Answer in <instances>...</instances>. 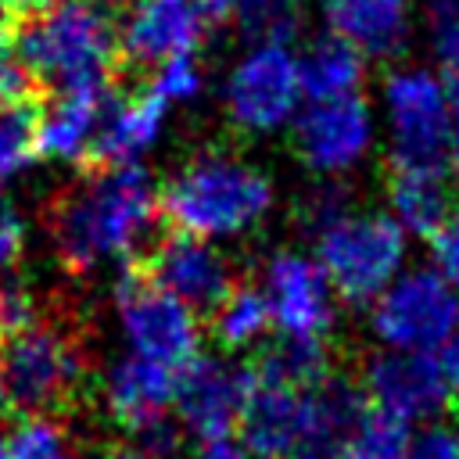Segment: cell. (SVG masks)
<instances>
[{
    "instance_id": "cell-17",
    "label": "cell",
    "mask_w": 459,
    "mask_h": 459,
    "mask_svg": "<svg viewBox=\"0 0 459 459\" xmlns=\"http://www.w3.org/2000/svg\"><path fill=\"white\" fill-rule=\"evenodd\" d=\"M111 97V79H86L50 90V100L39 111V154L61 161H86Z\"/></svg>"
},
{
    "instance_id": "cell-20",
    "label": "cell",
    "mask_w": 459,
    "mask_h": 459,
    "mask_svg": "<svg viewBox=\"0 0 459 459\" xmlns=\"http://www.w3.org/2000/svg\"><path fill=\"white\" fill-rule=\"evenodd\" d=\"M165 115H169V104L158 100L147 86L140 93H126V97L115 93L82 165L100 169V165H133V161H140V154H147L161 140Z\"/></svg>"
},
{
    "instance_id": "cell-14",
    "label": "cell",
    "mask_w": 459,
    "mask_h": 459,
    "mask_svg": "<svg viewBox=\"0 0 459 459\" xmlns=\"http://www.w3.org/2000/svg\"><path fill=\"white\" fill-rule=\"evenodd\" d=\"M212 25L197 0H129L118 25V57L136 68H158L197 54Z\"/></svg>"
},
{
    "instance_id": "cell-12",
    "label": "cell",
    "mask_w": 459,
    "mask_h": 459,
    "mask_svg": "<svg viewBox=\"0 0 459 459\" xmlns=\"http://www.w3.org/2000/svg\"><path fill=\"white\" fill-rule=\"evenodd\" d=\"M359 387L369 405L405 423H430L452 405L441 359L423 351H373L362 362Z\"/></svg>"
},
{
    "instance_id": "cell-38",
    "label": "cell",
    "mask_w": 459,
    "mask_h": 459,
    "mask_svg": "<svg viewBox=\"0 0 459 459\" xmlns=\"http://www.w3.org/2000/svg\"><path fill=\"white\" fill-rule=\"evenodd\" d=\"M0 4L7 7V14H22V18H32V14H39V11L54 7L57 0H0Z\"/></svg>"
},
{
    "instance_id": "cell-28",
    "label": "cell",
    "mask_w": 459,
    "mask_h": 459,
    "mask_svg": "<svg viewBox=\"0 0 459 459\" xmlns=\"http://www.w3.org/2000/svg\"><path fill=\"white\" fill-rule=\"evenodd\" d=\"M409 434L412 430L405 420H398L377 405H366V412L359 416V423L348 437L344 459H402Z\"/></svg>"
},
{
    "instance_id": "cell-4",
    "label": "cell",
    "mask_w": 459,
    "mask_h": 459,
    "mask_svg": "<svg viewBox=\"0 0 459 459\" xmlns=\"http://www.w3.org/2000/svg\"><path fill=\"white\" fill-rule=\"evenodd\" d=\"M308 233L316 247L312 255L348 305H373L409 262V233L387 208H355L344 201Z\"/></svg>"
},
{
    "instance_id": "cell-45",
    "label": "cell",
    "mask_w": 459,
    "mask_h": 459,
    "mask_svg": "<svg viewBox=\"0 0 459 459\" xmlns=\"http://www.w3.org/2000/svg\"><path fill=\"white\" fill-rule=\"evenodd\" d=\"M0 25H7V7L0 4Z\"/></svg>"
},
{
    "instance_id": "cell-42",
    "label": "cell",
    "mask_w": 459,
    "mask_h": 459,
    "mask_svg": "<svg viewBox=\"0 0 459 459\" xmlns=\"http://www.w3.org/2000/svg\"><path fill=\"white\" fill-rule=\"evenodd\" d=\"M448 93H452V133H459V72H448Z\"/></svg>"
},
{
    "instance_id": "cell-39",
    "label": "cell",
    "mask_w": 459,
    "mask_h": 459,
    "mask_svg": "<svg viewBox=\"0 0 459 459\" xmlns=\"http://www.w3.org/2000/svg\"><path fill=\"white\" fill-rule=\"evenodd\" d=\"M100 459H154V455H147V452L136 448V445H108V448L100 452Z\"/></svg>"
},
{
    "instance_id": "cell-37",
    "label": "cell",
    "mask_w": 459,
    "mask_h": 459,
    "mask_svg": "<svg viewBox=\"0 0 459 459\" xmlns=\"http://www.w3.org/2000/svg\"><path fill=\"white\" fill-rule=\"evenodd\" d=\"M441 359V369H445V380H448V391H452V402H459V333L437 351Z\"/></svg>"
},
{
    "instance_id": "cell-19",
    "label": "cell",
    "mask_w": 459,
    "mask_h": 459,
    "mask_svg": "<svg viewBox=\"0 0 459 459\" xmlns=\"http://www.w3.org/2000/svg\"><path fill=\"white\" fill-rule=\"evenodd\" d=\"M326 32L359 47L369 61L398 57L416 29V0H319Z\"/></svg>"
},
{
    "instance_id": "cell-40",
    "label": "cell",
    "mask_w": 459,
    "mask_h": 459,
    "mask_svg": "<svg viewBox=\"0 0 459 459\" xmlns=\"http://www.w3.org/2000/svg\"><path fill=\"white\" fill-rule=\"evenodd\" d=\"M445 172H448V183H452V190H459V133H452V147H448V161H445Z\"/></svg>"
},
{
    "instance_id": "cell-13",
    "label": "cell",
    "mask_w": 459,
    "mask_h": 459,
    "mask_svg": "<svg viewBox=\"0 0 459 459\" xmlns=\"http://www.w3.org/2000/svg\"><path fill=\"white\" fill-rule=\"evenodd\" d=\"M251 387H255L251 366L219 355H197L186 369H179L176 416L183 430L194 434L197 441L230 437L240 427Z\"/></svg>"
},
{
    "instance_id": "cell-18",
    "label": "cell",
    "mask_w": 459,
    "mask_h": 459,
    "mask_svg": "<svg viewBox=\"0 0 459 459\" xmlns=\"http://www.w3.org/2000/svg\"><path fill=\"white\" fill-rule=\"evenodd\" d=\"M176 387H179V369L143 359L136 351L115 359L100 377L104 409L126 434L140 430L158 416H169V409L176 405Z\"/></svg>"
},
{
    "instance_id": "cell-41",
    "label": "cell",
    "mask_w": 459,
    "mask_h": 459,
    "mask_svg": "<svg viewBox=\"0 0 459 459\" xmlns=\"http://www.w3.org/2000/svg\"><path fill=\"white\" fill-rule=\"evenodd\" d=\"M201 7H204V14L212 18V22H222V18H230V7H233V0H197Z\"/></svg>"
},
{
    "instance_id": "cell-34",
    "label": "cell",
    "mask_w": 459,
    "mask_h": 459,
    "mask_svg": "<svg viewBox=\"0 0 459 459\" xmlns=\"http://www.w3.org/2000/svg\"><path fill=\"white\" fill-rule=\"evenodd\" d=\"M32 90V75L25 72L14 39L7 36V25H0V100L11 97H29Z\"/></svg>"
},
{
    "instance_id": "cell-43",
    "label": "cell",
    "mask_w": 459,
    "mask_h": 459,
    "mask_svg": "<svg viewBox=\"0 0 459 459\" xmlns=\"http://www.w3.org/2000/svg\"><path fill=\"white\" fill-rule=\"evenodd\" d=\"M0 459H11V437L0 430Z\"/></svg>"
},
{
    "instance_id": "cell-6",
    "label": "cell",
    "mask_w": 459,
    "mask_h": 459,
    "mask_svg": "<svg viewBox=\"0 0 459 459\" xmlns=\"http://www.w3.org/2000/svg\"><path fill=\"white\" fill-rule=\"evenodd\" d=\"M377 115L391 169H445L452 147L448 75L430 65H394L380 82Z\"/></svg>"
},
{
    "instance_id": "cell-5",
    "label": "cell",
    "mask_w": 459,
    "mask_h": 459,
    "mask_svg": "<svg viewBox=\"0 0 459 459\" xmlns=\"http://www.w3.org/2000/svg\"><path fill=\"white\" fill-rule=\"evenodd\" d=\"M14 47L32 82L57 90L68 82L111 79L118 61V29L108 7L93 0H57L18 29Z\"/></svg>"
},
{
    "instance_id": "cell-10",
    "label": "cell",
    "mask_w": 459,
    "mask_h": 459,
    "mask_svg": "<svg viewBox=\"0 0 459 459\" xmlns=\"http://www.w3.org/2000/svg\"><path fill=\"white\" fill-rule=\"evenodd\" d=\"M290 136L301 165L312 176L337 183L373 158L380 143V115L362 93L337 100H305L290 126Z\"/></svg>"
},
{
    "instance_id": "cell-7",
    "label": "cell",
    "mask_w": 459,
    "mask_h": 459,
    "mask_svg": "<svg viewBox=\"0 0 459 459\" xmlns=\"http://www.w3.org/2000/svg\"><path fill=\"white\" fill-rule=\"evenodd\" d=\"M305 108L301 65L290 43H247L222 79V111L247 136H276Z\"/></svg>"
},
{
    "instance_id": "cell-33",
    "label": "cell",
    "mask_w": 459,
    "mask_h": 459,
    "mask_svg": "<svg viewBox=\"0 0 459 459\" xmlns=\"http://www.w3.org/2000/svg\"><path fill=\"white\" fill-rule=\"evenodd\" d=\"M430 265L452 283L459 287V208H452V215L441 222V230L430 237Z\"/></svg>"
},
{
    "instance_id": "cell-3",
    "label": "cell",
    "mask_w": 459,
    "mask_h": 459,
    "mask_svg": "<svg viewBox=\"0 0 459 459\" xmlns=\"http://www.w3.org/2000/svg\"><path fill=\"white\" fill-rule=\"evenodd\" d=\"M273 204V179L233 151H201L161 186V219H169L172 230L208 240L255 233L269 219Z\"/></svg>"
},
{
    "instance_id": "cell-8",
    "label": "cell",
    "mask_w": 459,
    "mask_h": 459,
    "mask_svg": "<svg viewBox=\"0 0 459 459\" xmlns=\"http://www.w3.org/2000/svg\"><path fill=\"white\" fill-rule=\"evenodd\" d=\"M369 330L391 351L437 355L459 333V287L434 265H405L373 298Z\"/></svg>"
},
{
    "instance_id": "cell-15",
    "label": "cell",
    "mask_w": 459,
    "mask_h": 459,
    "mask_svg": "<svg viewBox=\"0 0 459 459\" xmlns=\"http://www.w3.org/2000/svg\"><path fill=\"white\" fill-rule=\"evenodd\" d=\"M140 265L165 287L172 290L179 301H186L194 312H212L233 287V262L226 258V251L208 240V237H194L183 230L165 233L143 258Z\"/></svg>"
},
{
    "instance_id": "cell-16",
    "label": "cell",
    "mask_w": 459,
    "mask_h": 459,
    "mask_svg": "<svg viewBox=\"0 0 459 459\" xmlns=\"http://www.w3.org/2000/svg\"><path fill=\"white\" fill-rule=\"evenodd\" d=\"M237 430L251 459H298L308 434V391L255 373V387Z\"/></svg>"
},
{
    "instance_id": "cell-35",
    "label": "cell",
    "mask_w": 459,
    "mask_h": 459,
    "mask_svg": "<svg viewBox=\"0 0 459 459\" xmlns=\"http://www.w3.org/2000/svg\"><path fill=\"white\" fill-rule=\"evenodd\" d=\"M22 247H25V222L18 219V212L0 204V273L18 265Z\"/></svg>"
},
{
    "instance_id": "cell-9",
    "label": "cell",
    "mask_w": 459,
    "mask_h": 459,
    "mask_svg": "<svg viewBox=\"0 0 459 459\" xmlns=\"http://www.w3.org/2000/svg\"><path fill=\"white\" fill-rule=\"evenodd\" d=\"M115 312L129 348L143 359L186 369L201 355V319L197 312L165 290L143 265L126 262L115 280Z\"/></svg>"
},
{
    "instance_id": "cell-46",
    "label": "cell",
    "mask_w": 459,
    "mask_h": 459,
    "mask_svg": "<svg viewBox=\"0 0 459 459\" xmlns=\"http://www.w3.org/2000/svg\"><path fill=\"white\" fill-rule=\"evenodd\" d=\"M0 405H4V373H0Z\"/></svg>"
},
{
    "instance_id": "cell-31",
    "label": "cell",
    "mask_w": 459,
    "mask_h": 459,
    "mask_svg": "<svg viewBox=\"0 0 459 459\" xmlns=\"http://www.w3.org/2000/svg\"><path fill=\"white\" fill-rule=\"evenodd\" d=\"M147 90H151L158 100H165L169 108H172V104H190V100H197L201 90H204V75H201L197 57L186 54V57H172V61L151 68Z\"/></svg>"
},
{
    "instance_id": "cell-25",
    "label": "cell",
    "mask_w": 459,
    "mask_h": 459,
    "mask_svg": "<svg viewBox=\"0 0 459 459\" xmlns=\"http://www.w3.org/2000/svg\"><path fill=\"white\" fill-rule=\"evenodd\" d=\"M269 326H273V312H269V301L258 283H237L212 308V337L230 351L265 341Z\"/></svg>"
},
{
    "instance_id": "cell-30",
    "label": "cell",
    "mask_w": 459,
    "mask_h": 459,
    "mask_svg": "<svg viewBox=\"0 0 459 459\" xmlns=\"http://www.w3.org/2000/svg\"><path fill=\"white\" fill-rule=\"evenodd\" d=\"M420 25L441 68L459 72V0H416Z\"/></svg>"
},
{
    "instance_id": "cell-29",
    "label": "cell",
    "mask_w": 459,
    "mask_h": 459,
    "mask_svg": "<svg viewBox=\"0 0 459 459\" xmlns=\"http://www.w3.org/2000/svg\"><path fill=\"white\" fill-rule=\"evenodd\" d=\"M11 459H82V452L57 416H18Z\"/></svg>"
},
{
    "instance_id": "cell-21",
    "label": "cell",
    "mask_w": 459,
    "mask_h": 459,
    "mask_svg": "<svg viewBox=\"0 0 459 459\" xmlns=\"http://www.w3.org/2000/svg\"><path fill=\"white\" fill-rule=\"evenodd\" d=\"M366 394L359 380L326 377L319 387L308 391V434L298 459H344L348 437L366 412Z\"/></svg>"
},
{
    "instance_id": "cell-32",
    "label": "cell",
    "mask_w": 459,
    "mask_h": 459,
    "mask_svg": "<svg viewBox=\"0 0 459 459\" xmlns=\"http://www.w3.org/2000/svg\"><path fill=\"white\" fill-rule=\"evenodd\" d=\"M402 459H459V427L430 420L409 434Z\"/></svg>"
},
{
    "instance_id": "cell-2",
    "label": "cell",
    "mask_w": 459,
    "mask_h": 459,
    "mask_svg": "<svg viewBox=\"0 0 459 459\" xmlns=\"http://www.w3.org/2000/svg\"><path fill=\"white\" fill-rule=\"evenodd\" d=\"M4 402L18 416H75L86 412L100 377L86 326L50 305V312L0 341Z\"/></svg>"
},
{
    "instance_id": "cell-26",
    "label": "cell",
    "mask_w": 459,
    "mask_h": 459,
    "mask_svg": "<svg viewBox=\"0 0 459 459\" xmlns=\"http://www.w3.org/2000/svg\"><path fill=\"white\" fill-rule=\"evenodd\" d=\"M39 111L43 104L32 93L0 100V183L14 179L39 158Z\"/></svg>"
},
{
    "instance_id": "cell-11",
    "label": "cell",
    "mask_w": 459,
    "mask_h": 459,
    "mask_svg": "<svg viewBox=\"0 0 459 459\" xmlns=\"http://www.w3.org/2000/svg\"><path fill=\"white\" fill-rule=\"evenodd\" d=\"M258 287L269 301L273 326L280 333L326 337L333 330L341 298H337V290H333V283H330V276L316 255H305V251L269 255L262 265Z\"/></svg>"
},
{
    "instance_id": "cell-23",
    "label": "cell",
    "mask_w": 459,
    "mask_h": 459,
    "mask_svg": "<svg viewBox=\"0 0 459 459\" xmlns=\"http://www.w3.org/2000/svg\"><path fill=\"white\" fill-rule=\"evenodd\" d=\"M298 65H301L305 100H337V97L362 93L369 57L348 39L323 32L298 50Z\"/></svg>"
},
{
    "instance_id": "cell-24",
    "label": "cell",
    "mask_w": 459,
    "mask_h": 459,
    "mask_svg": "<svg viewBox=\"0 0 459 459\" xmlns=\"http://www.w3.org/2000/svg\"><path fill=\"white\" fill-rule=\"evenodd\" d=\"M251 369L265 380H276V384H287L298 391H312L326 377H333V359H330V348L323 337L280 333L255 355Z\"/></svg>"
},
{
    "instance_id": "cell-44",
    "label": "cell",
    "mask_w": 459,
    "mask_h": 459,
    "mask_svg": "<svg viewBox=\"0 0 459 459\" xmlns=\"http://www.w3.org/2000/svg\"><path fill=\"white\" fill-rule=\"evenodd\" d=\"M93 4H100V7H108V11H111V7H118V4H129V0H93Z\"/></svg>"
},
{
    "instance_id": "cell-36",
    "label": "cell",
    "mask_w": 459,
    "mask_h": 459,
    "mask_svg": "<svg viewBox=\"0 0 459 459\" xmlns=\"http://www.w3.org/2000/svg\"><path fill=\"white\" fill-rule=\"evenodd\" d=\"M186 459H251V452L230 437H215V441H201Z\"/></svg>"
},
{
    "instance_id": "cell-22",
    "label": "cell",
    "mask_w": 459,
    "mask_h": 459,
    "mask_svg": "<svg viewBox=\"0 0 459 459\" xmlns=\"http://www.w3.org/2000/svg\"><path fill=\"white\" fill-rule=\"evenodd\" d=\"M452 208V183L445 169H391L387 212L409 237L430 240Z\"/></svg>"
},
{
    "instance_id": "cell-1",
    "label": "cell",
    "mask_w": 459,
    "mask_h": 459,
    "mask_svg": "<svg viewBox=\"0 0 459 459\" xmlns=\"http://www.w3.org/2000/svg\"><path fill=\"white\" fill-rule=\"evenodd\" d=\"M161 219V190L151 172L133 165L90 169L72 190L47 208V233L57 262L72 276H86L108 258L136 262Z\"/></svg>"
},
{
    "instance_id": "cell-27",
    "label": "cell",
    "mask_w": 459,
    "mask_h": 459,
    "mask_svg": "<svg viewBox=\"0 0 459 459\" xmlns=\"http://www.w3.org/2000/svg\"><path fill=\"white\" fill-rule=\"evenodd\" d=\"M230 18L247 43H290L301 29V0H233Z\"/></svg>"
}]
</instances>
